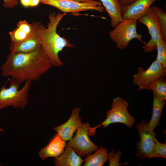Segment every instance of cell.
Instances as JSON below:
<instances>
[{
    "mask_svg": "<svg viewBox=\"0 0 166 166\" xmlns=\"http://www.w3.org/2000/svg\"><path fill=\"white\" fill-rule=\"evenodd\" d=\"M148 90L153 92V96L160 99L166 100V78L160 77L155 80L150 85Z\"/></svg>",
    "mask_w": 166,
    "mask_h": 166,
    "instance_id": "20",
    "label": "cell"
},
{
    "mask_svg": "<svg viewBox=\"0 0 166 166\" xmlns=\"http://www.w3.org/2000/svg\"><path fill=\"white\" fill-rule=\"evenodd\" d=\"M90 128L89 122L81 123L75 136L68 140L67 143L76 152L83 156L91 154L98 148L88 136Z\"/></svg>",
    "mask_w": 166,
    "mask_h": 166,
    "instance_id": "9",
    "label": "cell"
},
{
    "mask_svg": "<svg viewBox=\"0 0 166 166\" xmlns=\"http://www.w3.org/2000/svg\"><path fill=\"white\" fill-rule=\"evenodd\" d=\"M80 2H89L95 0H72Z\"/></svg>",
    "mask_w": 166,
    "mask_h": 166,
    "instance_id": "29",
    "label": "cell"
},
{
    "mask_svg": "<svg viewBox=\"0 0 166 166\" xmlns=\"http://www.w3.org/2000/svg\"><path fill=\"white\" fill-rule=\"evenodd\" d=\"M121 156V152L120 150L115 152L113 149L111 152L108 153V159L109 160V166H119L123 164H126L127 162L121 164L119 163V161Z\"/></svg>",
    "mask_w": 166,
    "mask_h": 166,
    "instance_id": "24",
    "label": "cell"
},
{
    "mask_svg": "<svg viewBox=\"0 0 166 166\" xmlns=\"http://www.w3.org/2000/svg\"><path fill=\"white\" fill-rule=\"evenodd\" d=\"M110 18V25L114 28L122 20L121 6L118 0H99Z\"/></svg>",
    "mask_w": 166,
    "mask_h": 166,
    "instance_id": "17",
    "label": "cell"
},
{
    "mask_svg": "<svg viewBox=\"0 0 166 166\" xmlns=\"http://www.w3.org/2000/svg\"><path fill=\"white\" fill-rule=\"evenodd\" d=\"M5 130L0 127V132H4Z\"/></svg>",
    "mask_w": 166,
    "mask_h": 166,
    "instance_id": "30",
    "label": "cell"
},
{
    "mask_svg": "<svg viewBox=\"0 0 166 166\" xmlns=\"http://www.w3.org/2000/svg\"><path fill=\"white\" fill-rule=\"evenodd\" d=\"M66 13H49V22L47 27L40 22L38 28L40 44L51 60L53 66L59 67L63 65L60 60L59 53L65 47L73 48L74 45L68 40L62 37L57 32V28Z\"/></svg>",
    "mask_w": 166,
    "mask_h": 166,
    "instance_id": "2",
    "label": "cell"
},
{
    "mask_svg": "<svg viewBox=\"0 0 166 166\" xmlns=\"http://www.w3.org/2000/svg\"><path fill=\"white\" fill-rule=\"evenodd\" d=\"M122 6L131 4L137 0H118Z\"/></svg>",
    "mask_w": 166,
    "mask_h": 166,
    "instance_id": "26",
    "label": "cell"
},
{
    "mask_svg": "<svg viewBox=\"0 0 166 166\" xmlns=\"http://www.w3.org/2000/svg\"><path fill=\"white\" fill-rule=\"evenodd\" d=\"M81 110L80 108H74L72 111L70 117L66 122L53 128L63 140L66 141L71 139L80 126L81 124L80 116Z\"/></svg>",
    "mask_w": 166,
    "mask_h": 166,
    "instance_id": "11",
    "label": "cell"
},
{
    "mask_svg": "<svg viewBox=\"0 0 166 166\" xmlns=\"http://www.w3.org/2000/svg\"><path fill=\"white\" fill-rule=\"evenodd\" d=\"M40 3L55 7L64 13L78 15L80 12L95 10L102 13L105 7L100 1L80 2L72 0H40Z\"/></svg>",
    "mask_w": 166,
    "mask_h": 166,
    "instance_id": "7",
    "label": "cell"
},
{
    "mask_svg": "<svg viewBox=\"0 0 166 166\" xmlns=\"http://www.w3.org/2000/svg\"><path fill=\"white\" fill-rule=\"evenodd\" d=\"M165 100L160 99L154 96L151 118L147 123L148 128L152 131L159 124L161 114L165 105Z\"/></svg>",
    "mask_w": 166,
    "mask_h": 166,
    "instance_id": "19",
    "label": "cell"
},
{
    "mask_svg": "<svg viewBox=\"0 0 166 166\" xmlns=\"http://www.w3.org/2000/svg\"><path fill=\"white\" fill-rule=\"evenodd\" d=\"M41 45L27 53H11L1 66L2 75L20 83L39 81L53 66Z\"/></svg>",
    "mask_w": 166,
    "mask_h": 166,
    "instance_id": "1",
    "label": "cell"
},
{
    "mask_svg": "<svg viewBox=\"0 0 166 166\" xmlns=\"http://www.w3.org/2000/svg\"><path fill=\"white\" fill-rule=\"evenodd\" d=\"M166 68L156 60L146 69L141 66L137 68V73L133 76L132 81L138 87V91L148 90L151 84L155 80L165 77Z\"/></svg>",
    "mask_w": 166,
    "mask_h": 166,
    "instance_id": "8",
    "label": "cell"
},
{
    "mask_svg": "<svg viewBox=\"0 0 166 166\" xmlns=\"http://www.w3.org/2000/svg\"><path fill=\"white\" fill-rule=\"evenodd\" d=\"M157 0H137L131 4L122 6L123 20H138L147 12L152 5Z\"/></svg>",
    "mask_w": 166,
    "mask_h": 166,
    "instance_id": "12",
    "label": "cell"
},
{
    "mask_svg": "<svg viewBox=\"0 0 166 166\" xmlns=\"http://www.w3.org/2000/svg\"><path fill=\"white\" fill-rule=\"evenodd\" d=\"M138 21L147 27L151 37L148 42L143 44L144 51L145 53L152 52L156 49L157 41L161 36L158 16L150 7L146 14Z\"/></svg>",
    "mask_w": 166,
    "mask_h": 166,
    "instance_id": "10",
    "label": "cell"
},
{
    "mask_svg": "<svg viewBox=\"0 0 166 166\" xmlns=\"http://www.w3.org/2000/svg\"><path fill=\"white\" fill-rule=\"evenodd\" d=\"M40 2V0H31L30 7H33L37 6Z\"/></svg>",
    "mask_w": 166,
    "mask_h": 166,
    "instance_id": "28",
    "label": "cell"
},
{
    "mask_svg": "<svg viewBox=\"0 0 166 166\" xmlns=\"http://www.w3.org/2000/svg\"><path fill=\"white\" fill-rule=\"evenodd\" d=\"M84 161L67 144L63 153L53 160L56 166H80Z\"/></svg>",
    "mask_w": 166,
    "mask_h": 166,
    "instance_id": "16",
    "label": "cell"
},
{
    "mask_svg": "<svg viewBox=\"0 0 166 166\" xmlns=\"http://www.w3.org/2000/svg\"><path fill=\"white\" fill-rule=\"evenodd\" d=\"M160 157L166 158V143L160 142L156 139V145L152 158Z\"/></svg>",
    "mask_w": 166,
    "mask_h": 166,
    "instance_id": "23",
    "label": "cell"
},
{
    "mask_svg": "<svg viewBox=\"0 0 166 166\" xmlns=\"http://www.w3.org/2000/svg\"><path fill=\"white\" fill-rule=\"evenodd\" d=\"M6 163H5V164H0V166H1V165H4V164H6Z\"/></svg>",
    "mask_w": 166,
    "mask_h": 166,
    "instance_id": "31",
    "label": "cell"
},
{
    "mask_svg": "<svg viewBox=\"0 0 166 166\" xmlns=\"http://www.w3.org/2000/svg\"><path fill=\"white\" fill-rule=\"evenodd\" d=\"M35 27V21L30 24L26 20L19 21L17 27L9 32L11 40L10 49L14 47L29 37L33 33Z\"/></svg>",
    "mask_w": 166,
    "mask_h": 166,
    "instance_id": "13",
    "label": "cell"
},
{
    "mask_svg": "<svg viewBox=\"0 0 166 166\" xmlns=\"http://www.w3.org/2000/svg\"><path fill=\"white\" fill-rule=\"evenodd\" d=\"M20 2L23 6L29 7L30 6L31 0H20Z\"/></svg>",
    "mask_w": 166,
    "mask_h": 166,
    "instance_id": "27",
    "label": "cell"
},
{
    "mask_svg": "<svg viewBox=\"0 0 166 166\" xmlns=\"http://www.w3.org/2000/svg\"><path fill=\"white\" fill-rule=\"evenodd\" d=\"M128 103L123 98L117 97L113 100L111 108L106 113V119L98 125L107 127L113 123H121L129 128L132 127L135 121V118L129 113Z\"/></svg>",
    "mask_w": 166,
    "mask_h": 166,
    "instance_id": "5",
    "label": "cell"
},
{
    "mask_svg": "<svg viewBox=\"0 0 166 166\" xmlns=\"http://www.w3.org/2000/svg\"><path fill=\"white\" fill-rule=\"evenodd\" d=\"M151 7L158 16L161 37L166 40V12L156 6L154 5Z\"/></svg>",
    "mask_w": 166,
    "mask_h": 166,
    "instance_id": "22",
    "label": "cell"
},
{
    "mask_svg": "<svg viewBox=\"0 0 166 166\" xmlns=\"http://www.w3.org/2000/svg\"><path fill=\"white\" fill-rule=\"evenodd\" d=\"M147 123L142 120L136 125L140 139L136 144V155L139 160L152 158L156 145L155 134L148 128Z\"/></svg>",
    "mask_w": 166,
    "mask_h": 166,
    "instance_id": "6",
    "label": "cell"
},
{
    "mask_svg": "<svg viewBox=\"0 0 166 166\" xmlns=\"http://www.w3.org/2000/svg\"><path fill=\"white\" fill-rule=\"evenodd\" d=\"M32 82L26 81L21 89V83L12 78L9 87L4 85L0 89V110L9 106L24 109L29 101V90Z\"/></svg>",
    "mask_w": 166,
    "mask_h": 166,
    "instance_id": "3",
    "label": "cell"
},
{
    "mask_svg": "<svg viewBox=\"0 0 166 166\" xmlns=\"http://www.w3.org/2000/svg\"><path fill=\"white\" fill-rule=\"evenodd\" d=\"M3 6L5 8L13 9L18 5L19 0H2Z\"/></svg>",
    "mask_w": 166,
    "mask_h": 166,
    "instance_id": "25",
    "label": "cell"
},
{
    "mask_svg": "<svg viewBox=\"0 0 166 166\" xmlns=\"http://www.w3.org/2000/svg\"><path fill=\"white\" fill-rule=\"evenodd\" d=\"M157 55L156 60L166 68V40L160 36L156 43Z\"/></svg>",
    "mask_w": 166,
    "mask_h": 166,
    "instance_id": "21",
    "label": "cell"
},
{
    "mask_svg": "<svg viewBox=\"0 0 166 166\" xmlns=\"http://www.w3.org/2000/svg\"><path fill=\"white\" fill-rule=\"evenodd\" d=\"M108 153L105 148L100 147L92 155L87 156L84 166H102L108 160Z\"/></svg>",
    "mask_w": 166,
    "mask_h": 166,
    "instance_id": "18",
    "label": "cell"
},
{
    "mask_svg": "<svg viewBox=\"0 0 166 166\" xmlns=\"http://www.w3.org/2000/svg\"><path fill=\"white\" fill-rule=\"evenodd\" d=\"M66 144V141L57 133L46 146L41 148L38 152V155L43 160L48 157H57L63 152Z\"/></svg>",
    "mask_w": 166,
    "mask_h": 166,
    "instance_id": "14",
    "label": "cell"
},
{
    "mask_svg": "<svg viewBox=\"0 0 166 166\" xmlns=\"http://www.w3.org/2000/svg\"><path fill=\"white\" fill-rule=\"evenodd\" d=\"M40 22L35 21L34 31L29 37L14 47L10 49L11 53H27L33 51L41 45L38 28Z\"/></svg>",
    "mask_w": 166,
    "mask_h": 166,
    "instance_id": "15",
    "label": "cell"
},
{
    "mask_svg": "<svg viewBox=\"0 0 166 166\" xmlns=\"http://www.w3.org/2000/svg\"><path fill=\"white\" fill-rule=\"evenodd\" d=\"M136 20H122L118 22L114 29L109 33L110 39L116 43L117 47L121 50L126 49L129 42L133 39L143 42L142 35L138 34L136 31Z\"/></svg>",
    "mask_w": 166,
    "mask_h": 166,
    "instance_id": "4",
    "label": "cell"
}]
</instances>
